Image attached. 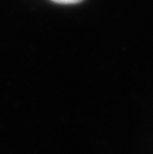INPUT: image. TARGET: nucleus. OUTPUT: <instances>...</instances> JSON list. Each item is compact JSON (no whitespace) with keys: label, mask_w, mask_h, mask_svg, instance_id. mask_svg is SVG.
Returning a JSON list of instances; mask_svg holds the SVG:
<instances>
[{"label":"nucleus","mask_w":153,"mask_h":154,"mask_svg":"<svg viewBox=\"0 0 153 154\" xmlns=\"http://www.w3.org/2000/svg\"><path fill=\"white\" fill-rule=\"evenodd\" d=\"M52 1L60 3V4H75V3H79L83 0H52Z\"/></svg>","instance_id":"1"}]
</instances>
